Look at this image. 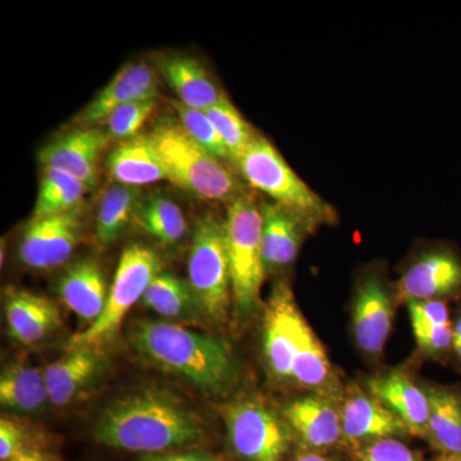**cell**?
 I'll return each mask as SVG.
<instances>
[{"mask_svg":"<svg viewBox=\"0 0 461 461\" xmlns=\"http://www.w3.org/2000/svg\"><path fill=\"white\" fill-rule=\"evenodd\" d=\"M96 444L139 455L202 448V420L171 393L142 390L115 400L93 429Z\"/></svg>","mask_w":461,"mask_h":461,"instance_id":"cell-1","label":"cell"},{"mask_svg":"<svg viewBox=\"0 0 461 461\" xmlns=\"http://www.w3.org/2000/svg\"><path fill=\"white\" fill-rule=\"evenodd\" d=\"M263 350L276 378L333 400L339 396L332 364L284 281L273 288L264 311Z\"/></svg>","mask_w":461,"mask_h":461,"instance_id":"cell-2","label":"cell"},{"mask_svg":"<svg viewBox=\"0 0 461 461\" xmlns=\"http://www.w3.org/2000/svg\"><path fill=\"white\" fill-rule=\"evenodd\" d=\"M131 341L149 362L204 393H227L238 382L235 357L230 346L215 336L147 320L133 324Z\"/></svg>","mask_w":461,"mask_h":461,"instance_id":"cell-3","label":"cell"},{"mask_svg":"<svg viewBox=\"0 0 461 461\" xmlns=\"http://www.w3.org/2000/svg\"><path fill=\"white\" fill-rule=\"evenodd\" d=\"M168 176V181L198 198L236 202L247 196L244 185L223 160L193 140L177 120H163L148 133Z\"/></svg>","mask_w":461,"mask_h":461,"instance_id":"cell-4","label":"cell"},{"mask_svg":"<svg viewBox=\"0 0 461 461\" xmlns=\"http://www.w3.org/2000/svg\"><path fill=\"white\" fill-rule=\"evenodd\" d=\"M233 167L251 187L304 218L314 229L335 221V211L296 175L264 136L256 135Z\"/></svg>","mask_w":461,"mask_h":461,"instance_id":"cell-5","label":"cell"},{"mask_svg":"<svg viewBox=\"0 0 461 461\" xmlns=\"http://www.w3.org/2000/svg\"><path fill=\"white\" fill-rule=\"evenodd\" d=\"M230 287L239 313L249 315L260 303L267 268L263 257V215L250 196L230 203L224 220Z\"/></svg>","mask_w":461,"mask_h":461,"instance_id":"cell-6","label":"cell"},{"mask_svg":"<svg viewBox=\"0 0 461 461\" xmlns=\"http://www.w3.org/2000/svg\"><path fill=\"white\" fill-rule=\"evenodd\" d=\"M160 271L162 264L156 251L138 244L124 249L109 288L104 312L98 321L72 336L67 350L99 348L113 338L124 317L141 302L149 285Z\"/></svg>","mask_w":461,"mask_h":461,"instance_id":"cell-7","label":"cell"},{"mask_svg":"<svg viewBox=\"0 0 461 461\" xmlns=\"http://www.w3.org/2000/svg\"><path fill=\"white\" fill-rule=\"evenodd\" d=\"M187 273L194 302L202 313L214 321L226 320L232 287L224 222L206 217L196 224Z\"/></svg>","mask_w":461,"mask_h":461,"instance_id":"cell-8","label":"cell"},{"mask_svg":"<svg viewBox=\"0 0 461 461\" xmlns=\"http://www.w3.org/2000/svg\"><path fill=\"white\" fill-rule=\"evenodd\" d=\"M230 451L240 461H286L294 437L281 420L260 400H235L221 405Z\"/></svg>","mask_w":461,"mask_h":461,"instance_id":"cell-9","label":"cell"},{"mask_svg":"<svg viewBox=\"0 0 461 461\" xmlns=\"http://www.w3.org/2000/svg\"><path fill=\"white\" fill-rule=\"evenodd\" d=\"M83 235L81 208L66 214L32 218L23 230L18 257L29 268H57L71 258Z\"/></svg>","mask_w":461,"mask_h":461,"instance_id":"cell-10","label":"cell"},{"mask_svg":"<svg viewBox=\"0 0 461 461\" xmlns=\"http://www.w3.org/2000/svg\"><path fill=\"white\" fill-rule=\"evenodd\" d=\"M284 420L303 451L326 453L344 442L341 411L330 397L312 393L284 408Z\"/></svg>","mask_w":461,"mask_h":461,"instance_id":"cell-11","label":"cell"},{"mask_svg":"<svg viewBox=\"0 0 461 461\" xmlns=\"http://www.w3.org/2000/svg\"><path fill=\"white\" fill-rule=\"evenodd\" d=\"M111 139L96 127H78L63 133L39 151L42 168L68 173L91 187L98 180V162Z\"/></svg>","mask_w":461,"mask_h":461,"instance_id":"cell-12","label":"cell"},{"mask_svg":"<svg viewBox=\"0 0 461 461\" xmlns=\"http://www.w3.org/2000/svg\"><path fill=\"white\" fill-rule=\"evenodd\" d=\"M158 94L157 76L151 67L144 62L127 63L77 115L76 123L78 127H96L115 109L157 99Z\"/></svg>","mask_w":461,"mask_h":461,"instance_id":"cell-13","label":"cell"},{"mask_svg":"<svg viewBox=\"0 0 461 461\" xmlns=\"http://www.w3.org/2000/svg\"><path fill=\"white\" fill-rule=\"evenodd\" d=\"M393 306L390 294L378 277L366 278L357 288L353 303V329L360 350L381 357L393 327Z\"/></svg>","mask_w":461,"mask_h":461,"instance_id":"cell-14","label":"cell"},{"mask_svg":"<svg viewBox=\"0 0 461 461\" xmlns=\"http://www.w3.org/2000/svg\"><path fill=\"white\" fill-rule=\"evenodd\" d=\"M461 290V262L447 251L423 254L397 285L400 302H424L454 295Z\"/></svg>","mask_w":461,"mask_h":461,"instance_id":"cell-15","label":"cell"},{"mask_svg":"<svg viewBox=\"0 0 461 461\" xmlns=\"http://www.w3.org/2000/svg\"><path fill=\"white\" fill-rule=\"evenodd\" d=\"M339 411L344 444L353 450L364 442L409 433L405 424L384 403L357 387L350 388Z\"/></svg>","mask_w":461,"mask_h":461,"instance_id":"cell-16","label":"cell"},{"mask_svg":"<svg viewBox=\"0 0 461 461\" xmlns=\"http://www.w3.org/2000/svg\"><path fill=\"white\" fill-rule=\"evenodd\" d=\"M366 388L405 424L411 435L426 438L430 417L426 388L418 387L408 375L396 371L369 379Z\"/></svg>","mask_w":461,"mask_h":461,"instance_id":"cell-17","label":"cell"},{"mask_svg":"<svg viewBox=\"0 0 461 461\" xmlns=\"http://www.w3.org/2000/svg\"><path fill=\"white\" fill-rule=\"evenodd\" d=\"M104 359L98 348H76L67 350L60 359L45 368L50 402L53 405H69L76 402L102 375Z\"/></svg>","mask_w":461,"mask_h":461,"instance_id":"cell-18","label":"cell"},{"mask_svg":"<svg viewBox=\"0 0 461 461\" xmlns=\"http://www.w3.org/2000/svg\"><path fill=\"white\" fill-rule=\"evenodd\" d=\"M58 294L63 304L85 323L90 326L98 321L107 305L109 294L99 263L85 258L72 264L58 281Z\"/></svg>","mask_w":461,"mask_h":461,"instance_id":"cell-19","label":"cell"},{"mask_svg":"<svg viewBox=\"0 0 461 461\" xmlns=\"http://www.w3.org/2000/svg\"><path fill=\"white\" fill-rule=\"evenodd\" d=\"M107 171L115 184L141 187L168 180V176L148 133L118 142L108 154Z\"/></svg>","mask_w":461,"mask_h":461,"instance_id":"cell-20","label":"cell"},{"mask_svg":"<svg viewBox=\"0 0 461 461\" xmlns=\"http://www.w3.org/2000/svg\"><path fill=\"white\" fill-rule=\"evenodd\" d=\"M262 215L263 257L267 271L285 268L295 262L305 233L314 227L276 203L264 205Z\"/></svg>","mask_w":461,"mask_h":461,"instance_id":"cell-21","label":"cell"},{"mask_svg":"<svg viewBox=\"0 0 461 461\" xmlns=\"http://www.w3.org/2000/svg\"><path fill=\"white\" fill-rule=\"evenodd\" d=\"M160 75L187 107L208 111L226 98L205 67L193 57L169 56L159 63Z\"/></svg>","mask_w":461,"mask_h":461,"instance_id":"cell-22","label":"cell"},{"mask_svg":"<svg viewBox=\"0 0 461 461\" xmlns=\"http://www.w3.org/2000/svg\"><path fill=\"white\" fill-rule=\"evenodd\" d=\"M5 320L12 339L26 346L38 344L60 326L56 304L29 291H14L8 296Z\"/></svg>","mask_w":461,"mask_h":461,"instance_id":"cell-23","label":"cell"},{"mask_svg":"<svg viewBox=\"0 0 461 461\" xmlns=\"http://www.w3.org/2000/svg\"><path fill=\"white\" fill-rule=\"evenodd\" d=\"M141 194V187L115 182L103 191L94 230L99 247H111L122 236L129 223L133 222L136 209L142 199Z\"/></svg>","mask_w":461,"mask_h":461,"instance_id":"cell-24","label":"cell"},{"mask_svg":"<svg viewBox=\"0 0 461 461\" xmlns=\"http://www.w3.org/2000/svg\"><path fill=\"white\" fill-rule=\"evenodd\" d=\"M50 402L44 373L27 364H12L0 378V402L8 411L23 412L41 411Z\"/></svg>","mask_w":461,"mask_h":461,"instance_id":"cell-25","label":"cell"},{"mask_svg":"<svg viewBox=\"0 0 461 461\" xmlns=\"http://www.w3.org/2000/svg\"><path fill=\"white\" fill-rule=\"evenodd\" d=\"M430 403L429 444L444 456H461V399L444 388H426Z\"/></svg>","mask_w":461,"mask_h":461,"instance_id":"cell-26","label":"cell"},{"mask_svg":"<svg viewBox=\"0 0 461 461\" xmlns=\"http://www.w3.org/2000/svg\"><path fill=\"white\" fill-rule=\"evenodd\" d=\"M133 223L166 247L180 244L187 233V221L180 206L163 195L142 198Z\"/></svg>","mask_w":461,"mask_h":461,"instance_id":"cell-27","label":"cell"},{"mask_svg":"<svg viewBox=\"0 0 461 461\" xmlns=\"http://www.w3.org/2000/svg\"><path fill=\"white\" fill-rule=\"evenodd\" d=\"M41 186L32 218L66 214L81 208L89 186L83 181L56 169L42 168Z\"/></svg>","mask_w":461,"mask_h":461,"instance_id":"cell-28","label":"cell"},{"mask_svg":"<svg viewBox=\"0 0 461 461\" xmlns=\"http://www.w3.org/2000/svg\"><path fill=\"white\" fill-rule=\"evenodd\" d=\"M142 305L167 318H181L195 305L189 285L171 272L160 271L150 282Z\"/></svg>","mask_w":461,"mask_h":461,"instance_id":"cell-29","label":"cell"},{"mask_svg":"<svg viewBox=\"0 0 461 461\" xmlns=\"http://www.w3.org/2000/svg\"><path fill=\"white\" fill-rule=\"evenodd\" d=\"M205 112L222 138L229 150L230 165L233 166L235 160L256 138L257 133H254L253 127L245 121L227 96L222 102Z\"/></svg>","mask_w":461,"mask_h":461,"instance_id":"cell-30","label":"cell"},{"mask_svg":"<svg viewBox=\"0 0 461 461\" xmlns=\"http://www.w3.org/2000/svg\"><path fill=\"white\" fill-rule=\"evenodd\" d=\"M171 103L173 111L177 114V121L187 135L212 156L230 163L229 150L206 112L187 107L178 100H172Z\"/></svg>","mask_w":461,"mask_h":461,"instance_id":"cell-31","label":"cell"},{"mask_svg":"<svg viewBox=\"0 0 461 461\" xmlns=\"http://www.w3.org/2000/svg\"><path fill=\"white\" fill-rule=\"evenodd\" d=\"M157 108V99L142 100L115 109L104 121L111 141H126L140 135V130Z\"/></svg>","mask_w":461,"mask_h":461,"instance_id":"cell-32","label":"cell"},{"mask_svg":"<svg viewBox=\"0 0 461 461\" xmlns=\"http://www.w3.org/2000/svg\"><path fill=\"white\" fill-rule=\"evenodd\" d=\"M48 448L42 439L38 438L25 424L16 420L3 417L0 420V460L14 459L30 451Z\"/></svg>","mask_w":461,"mask_h":461,"instance_id":"cell-33","label":"cell"},{"mask_svg":"<svg viewBox=\"0 0 461 461\" xmlns=\"http://www.w3.org/2000/svg\"><path fill=\"white\" fill-rule=\"evenodd\" d=\"M353 451L357 461H424L417 451L393 437L364 442Z\"/></svg>","mask_w":461,"mask_h":461,"instance_id":"cell-34","label":"cell"},{"mask_svg":"<svg viewBox=\"0 0 461 461\" xmlns=\"http://www.w3.org/2000/svg\"><path fill=\"white\" fill-rule=\"evenodd\" d=\"M415 339L421 350L429 354L444 353L453 345V327L432 326L421 321H411Z\"/></svg>","mask_w":461,"mask_h":461,"instance_id":"cell-35","label":"cell"},{"mask_svg":"<svg viewBox=\"0 0 461 461\" xmlns=\"http://www.w3.org/2000/svg\"><path fill=\"white\" fill-rule=\"evenodd\" d=\"M411 321L432 324L438 327H451L447 306L441 300H424L409 303Z\"/></svg>","mask_w":461,"mask_h":461,"instance_id":"cell-36","label":"cell"},{"mask_svg":"<svg viewBox=\"0 0 461 461\" xmlns=\"http://www.w3.org/2000/svg\"><path fill=\"white\" fill-rule=\"evenodd\" d=\"M139 461H223L205 448H185L160 454L140 455Z\"/></svg>","mask_w":461,"mask_h":461,"instance_id":"cell-37","label":"cell"},{"mask_svg":"<svg viewBox=\"0 0 461 461\" xmlns=\"http://www.w3.org/2000/svg\"><path fill=\"white\" fill-rule=\"evenodd\" d=\"M8 461H62L56 454L51 453L50 448H41V450H33L30 453L20 455Z\"/></svg>","mask_w":461,"mask_h":461,"instance_id":"cell-38","label":"cell"},{"mask_svg":"<svg viewBox=\"0 0 461 461\" xmlns=\"http://www.w3.org/2000/svg\"><path fill=\"white\" fill-rule=\"evenodd\" d=\"M288 461H341L330 456L326 453H314V451H300L293 459Z\"/></svg>","mask_w":461,"mask_h":461,"instance_id":"cell-39","label":"cell"},{"mask_svg":"<svg viewBox=\"0 0 461 461\" xmlns=\"http://www.w3.org/2000/svg\"><path fill=\"white\" fill-rule=\"evenodd\" d=\"M454 342H461V318L457 321V323L454 326Z\"/></svg>","mask_w":461,"mask_h":461,"instance_id":"cell-40","label":"cell"},{"mask_svg":"<svg viewBox=\"0 0 461 461\" xmlns=\"http://www.w3.org/2000/svg\"><path fill=\"white\" fill-rule=\"evenodd\" d=\"M453 346L455 353H456L457 357H459V359L461 360V342H454Z\"/></svg>","mask_w":461,"mask_h":461,"instance_id":"cell-41","label":"cell"},{"mask_svg":"<svg viewBox=\"0 0 461 461\" xmlns=\"http://www.w3.org/2000/svg\"><path fill=\"white\" fill-rule=\"evenodd\" d=\"M436 461H461V456H442L441 459Z\"/></svg>","mask_w":461,"mask_h":461,"instance_id":"cell-42","label":"cell"}]
</instances>
